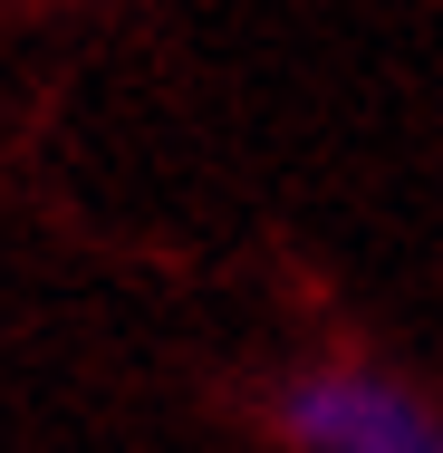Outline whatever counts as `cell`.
Returning <instances> with one entry per match:
<instances>
[{"label": "cell", "instance_id": "cell-1", "mask_svg": "<svg viewBox=\"0 0 443 453\" xmlns=\"http://www.w3.org/2000/svg\"><path fill=\"white\" fill-rule=\"evenodd\" d=\"M270 415L299 453H443V415L386 366H309Z\"/></svg>", "mask_w": 443, "mask_h": 453}]
</instances>
